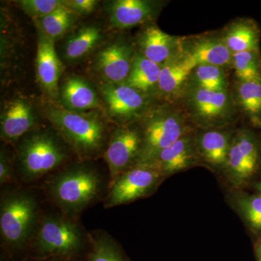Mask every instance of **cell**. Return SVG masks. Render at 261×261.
I'll return each instance as SVG.
<instances>
[{"label":"cell","mask_w":261,"mask_h":261,"mask_svg":"<svg viewBox=\"0 0 261 261\" xmlns=\"http://www.w3.org/2000/svg\"><path fill=\"white\" fill-rule=\"evenodd\" d=\"M94 161L75 160L44 178L38 187L46 202L77 219L92 206L103 202L111 178Z\"/></svg>","instance_id":"6da1fadb"},{"label":"cell","mask_w":261,"mask_h":261,"mask_svg":"<svg viewBox=\"0 0 261 261\" xmlns=\"http://www.w3.org/2000/svg\"><path fill=\"white\" fill-rule=\"evenodd\" d=\"M47 202L39 187L5 185L0 190L1 250L20 261L40 224Z\"/></svg>","instance_id":"7a4b0ae2"},{"label":"cell","mask_w":261,"mask_h":261,"mask_svg":"<svg viewBox=\"0 0 261 261\" xmlns=\"http://www.w3.org/2000/svg\"><path fill=\"white\" fill-rule=\"evenodd\" d=\"M14 148L20 185L38 187L47 176L77 159L53 126H40L19 140Z\"/></svg>","instance_id":"3957f363"},{"label":"cell","mask_w":261,"mask_h":261,"mask_svg":"<svg viewBox=\"0 0 261 261\" xmlns=\"http://www.w3.org/2000/svg\"><path fill=\"white\" fill-rule=\"evenodd\" d=\"M44 118L63 137L77 159L97 161L102 158L113 128L106 116L96 111L73 112L51 101L41 106Z\"/></svg>","instance_id":"277c9868"},{"label":"cell","mask_w":261,"mask_h":261,"mask_svg":"<svg viewBox=\"0 0 261 261\" xmlns=\"http://www.w3.org/2000/svg\"><path fill=\"white\" fill-rule=\"evenodd\" d=\"M91 243L90 231L84 227L80 219L63 214L47 202L27 255L84 261Z\"/></svg>","instance_id":"5b68a950"},{"label":"cell","mask_w":261,"mask_h":261,"mask_svg":"<svg viewBox=\"0 0 261 261\" xmlns=\"http://www.w3.org/2000/svg\"><path fill=\"white\" fill-rule=\"evenodd\" d=\"M138 124L142 145L137 164H149L161 151L191 132L186 115L169 105L149 108Z\"/></svg>","instance_id":"8992f818"},{"label":"cell","mask_w":261,"mask_h":261,"mask_svg":"<svg viewBox=\"0 0 261 261\" xmlns=\"http://www.w3.org/2000/svg\"><path fill=\"white\" fill-rule=\"evenodd\" d=\"M183 96L187 116L200 129L223 128L234 118L233 101L227 91L207 90L190 82Z\"/></svg>","instance_id":"52a82bcc"},{"label":"cell","mask_w":261,"mask_h":261,"mask_svg":"<svg viewBox=\"0 0 261 261\" xmlns=\"http://www.w3.org/2000/svg\"><path fill=\"white\" fill-rule=\"evenodd\" d=\"M156 168L137 164L120 175L111 184L103 207L111 209L132 203L153 195L164 181Z\"/></svg>","instance_id":"ba28073f"},{"label":"cell","mask_w":261,"mask_h":261,"mask_svg":"<svg viewBox=\"0 0 261 261\" xmlns=\"http://www.w3.org/2000/svg\"><path fill=\"white\" fill-rule=\"evenodd\" d=\"M98 92L102 99L106 118L116 126L138 123L149 111V96L126 84L101 82Z\"/></svg>","instance_id":"9c48e42d"},{"label":"cell","mask_w":261,"mask_h":261,"mask_svg":"<svg viewBox=\"0 0 261 261\" xmlns=\"http://www.w3.org/2000/svg\"><path fill=\"white\" fill-rule=\"evenodd\" d=\"M260 159L258 141L250 130H240L233 135L223 171L235 190H242L252 181L258 169Z\"/></svg>","instance_id":"30bf717a"},{"label":"cell","mask_w":261,"mask_h":261,"mask_svg":"<svg viewBox=\"0 0 261 261\" xmlns=\"http://www.w3.org/2000/svg\"><path fill=\"white\" fill-rule=\"evenodd\" d=\"M142 135L138 123L113 128L102 159L107 166L111 184L137 164Z\"/></svg>","instance_id":"8fae6325"},{"label":"cell","mask_w":261,"mask_h":261,"mask_svg":"<svg viewBox=\"0 0 261 261\" xmlns=\"http://www.w3.org/2000/svg\"><path fill=\"white\" fill-rule=\"evenodd\" d=\"M40 126L33 103L25 96H13L3 102L0 114V137L14 147L21 137Z\"/></svg>","instance_id":"7c38bea8"},{"label":"cell","mask_w":261,"mask_h":261,"mask_svg":"<svg viewBox=\"0 0 261 261\" xmlns=\"http://www.w3.org/2000/svg\"><path fill=\"white\" fill-rule=\"evenodd\" d=\"M135 53L129 42L118 37L97 51L92 67L102 82L124 84L129 74Z\"/></svg>","instance_id":"4fadbf2b"},{"label":"cell","mask_w":261,"mask_h":261,"mask_svg":"<svg viewBox=\"0 0 261 261\" xmlns=\"http://www.w3.org/2000/svg\"><path fill=\"white\" fill-rule=\"evenodd\" d=\"M55 43L37 29L36 76L41 89L49 101L59 104L60 80L65 65L57 53Z\"/></svg>","instance_id":"5bb4252c"},{"label":"cell","mask_w":261,"mask_h":261,"mask_svg":"<svg viewBox=\"0 0 261 261\" xmlns=\"http://www.w3.org/2000/svg\"><path fill=\"white\" fill-rule=\"evenodd\" d=\"M195 142V135L189 132L163 149L149 166L158 170L166 179L175 173L193 167L200 162Z\"/></svg>","instance_id":"9a60e30c"},{"label":"cell","mask_w":261,"mask_h":261,"mask_svg":"<svg viewBox=\"0 0 261 261\" xmlns=\"http://www.w3.org/2000/svg\"><path fill=\"white\" fill-rule=\"evenodd\" d=\"M161 9V3L149 0H114L106 4L113 28L127 29L147 23Z\"/></svg>","instance_id":"2e32d148"},{"label":"cell","mask_w":261,"mask_h":261,"mask_svg":"<svg viewBox=\"0 0 261 261\" xmlns=\"http://www.w3.org/2000/svg\"><path fill=\"white\" fill-rule=\"evenodd\" d=\"M181 55L195 67L199 65L222 66L232 63V53L228 49L222 37L201 36L190 41L181 39Z\"/></svg>","instance_id":"e0dca14e"},{"label":"cell","mask_w":261,"mask_h":261,"mask_svg":"<svg viewBox=\"0 0 261 261\" xmlns=\"http://www.w3.org/2000/svg\"><path fill=\"white\" fill-rule=\"evenodd\" d=\"M182 38L173 37L154 24L145 25L137 37L139 51L160 65L181 55Z\"/></svg>","instance_id":"ac0fdd59"},{"label":"cell","mask_w":261,"mask_h":261,"mask_svg":"<svg viewBox=\"0 0 261 261\" xmlns=\"http://www.w3.org/2000/svg\"><path fill=\"white\" fill-rule=\"evenodd\" d=\"M101 97L90 82L80 75H70L59 86V105L73 112H89L101 108Z\"/></svg>","instance_id":"d6986e66"},{"label":"cell","mask_w":261,"mask_h":261,"mask_svg":"<svg viewBox=\"0 0 261 261\" xmlns=\"http://www.w3.org/2000/svg\"><path fill=\"white\" fill-rule=\"evenodd\" d=\"M233 137V134L222 128L200 129L195 135L200 161L216 171H224Z\"/></svg>","instance_id":"ffe728a7"},{"label":"cell","mask_w":261,"mask_h":261,"mask_svg":"<svg viewBox=\"0 0 261 261\" xmlns=\"http://www.w3.org/2000/svg\"><path fill=\"white\" fill-rule=\"evenodd\" d=\"M104 39V31L100 25L84 24L65 38L62 46V56L70 64L80 63L93 53Z\"/></svg>","instance_id":"44dd1931"},{"label":"cell","mask_w":261,"mask_h":261,"mask_svg":"<svg viewBox=\"0 0 261 261\" xmlns=\"http://www.w3.org/2000/svg\"><path fill=\"white\" fill-rule=\"evenodd\" d=\"M161 65L149 61L139 51H135L126 85L149 96L158 91Z\"/></svg>","instance_id":"7402d4cb"},{"label":"cell","mask_w":261,"mask_h":261,"mask_svg":"<svg viewBox=\"0 0 261 261\" xmlns=\"http://www.w3.org/2000/svg\"><path fill=\"white\" fill-rule=\"evenodd\" d=\"M195 65L180 55L161 65L158 91L165 96H173L184 88Z\"/></svg>","instance_id":"603a6c76"},{"label":"cell","mask_w":261,"mask_h":261,"mask_svg":"<svg viewBox=\"0 0 261 261\" xmlns=\"http://www.w3.org/2000/svg\"><path fill=\"white\" fill-rule=\"evenodd\" d=\"M79 19L80 16L67 8L63 3L49 14L34 22L38 29L56 43L71 32Z\"/></svg>","instance_id":"cb8c5ba5"},{"label":"cell","mask_w":261,"mask_h":261,"mask_svg":"<svg viewBox=\"0 0 261 261\" xmlns=\"http://www.w3.org/2000/svg\"><path fill=\"white\" fill-rule=\"evenodd\" d=\"M231 205L255 238H261V195L236 190L231 197Z\"/></svg>","instance_id":"d4e9b609"},{"label":"cell","mask_w":261,"mask_h":261,"mask_svg":"<svg viewBox=\"0 0 261 261\" xmlns=\"http://www.w3.org/2000/svg\"><path fill=\"white\" fill-rule=\"evenodd\" d=\"M92 243L84 261H128L118 241L102 229L90 231Z\"/></svg>","instance_id":"484cf974"},{"label":"cell","mask_w":261,"mask_h":261,"mask_svg":"<svg viewBox=\"0 0 261 261\" xmlns=\"http://www.w3.org/2000/svg\"><path fill=\"white\" fill-rule=\"evenodd\" d=\"M226 47L231 53L258 50L259 37L255 27L245 21L231 23L223 35Z\"/></svg>","instance_id":"4316f807"},{"label":"cell","mask_w":261,"mask_h":261,"mask_svg":"<svg viewBox=\"0 0 261 261\" xmlns=\"http://www.w3.org/2000/svg\"><path fill=\"white\" fill-rule=\"evenodd\" d=\"M237 95L240 107L257 124L261 116V77L239 82Z\"/></svg>","instance_id":"83f0119b"},{"label":"cell","mask_w":261,"mask_h":261,"mask_svg":"<svg viewBox=\"0 0 261 261\" xmlns=\"http://www.w3.org/2000/svg\"><path fill=\"white\" fill-rule=\"evenodd\" d=\"M192 82L214 92H226L227 82L222 68L216 65H199L192 70Z\"/></svg>","instance_id":"f1b7e54d"},{"label":"cell","mask_w":261,"mask_h":261,"mask_svg":"<svg viewBox=\"0 0 261 261\" xmlns=\"http://www.w3.org/2000/svg\"><path fill=\"white\" fill-rule=\"evenodd\" d=\"M232 63L235 73L240 82L261 77L260 62L257 51L233 53Z\"/></svg>","instance_id":"f546056e"},{"label":"cell","mask_w":261,"mask_h":261,"mask_svg":"<svg viewBox=\"0 0 261 261\" xmlns=\"http://www.w3.org/2000/svg\"><path fill=\"white\" fill-rule=\"evenodd\" d=\"M15 3L33 20H35L59 8L63 5L64 0H19Z\"/></svg>","instance_id":"4dcf8cb0"},{"label":"cell","mask_w":261,"mask_h":261,"mask_svg":"<svg viewBox=\"0 0 261 261\" xmlns=\"http://www.w3.org/2000/svg\"><path fill=\"white\" fill-rule=\"evenodd\" d=\"M3 143L0 148V186L20 185L17 178L15 152Z\"/></svg>","instance_id":"1f68e13d"},{"label":"cell","mask_w":261,"mask_h":261,"mask_svg":"<svg viewBox=\"0 0 261 261\" xmlns=\"http://www.w3.org/2000/svg\"><path fill=\"white\" fill-rule=\"evenodd\" d=\"M99 3L97 0H64L65 6L80 17L92 14Z\"/></svg>","instance_id":"d6a6232c"},{"label":"cell","mask_w":261,"mask_h":261,"mask_svg":"<svg viewBox=\"0 0 261 261\" xmlns=\"http://www.w3.org/2000/svg\"><path fill=\"white\" fill-rule=\"evenodd\" d=\"M20 261H81L73 260V259L63 258V257H37L25 255V257Z\"/></svg>","instance_id":"836d02e7"},{"label":"cell","mask_w":261,"mask_h":261,"mask_svg":"<svg viewBox=\"0 0 261 261\" xmlns=\"http://www.w3.org/2000/svg\"><path fill=\"white\" fill-rule=\"evenodd\" d=\"M255 252H256L257 261H261V238L257 239L255 245Z\"/></svg>","instance_id":"e575fe53"},{"label":"cell","mask_w":261,"mask_h":261,"mask_svg":"<svg viewBox=\"0 0 261 261\" xmlns=\"http://www.w3.org/2000/svg\"><path fill=\"white\" fill-rule=\"evenodd\" d=\"M255 188L257 193L261 195V181L257 182L255 185Z\"/></svg>","instance_id":"d590c367"},{"label":"cell","mask_w":261,"mask_h":261,"mask_svg":"<svg viewBox=\"0 0 261 261\" xmlns=\"http://www.w3.org/2000/svg\"><path fill=\"white\" fill-rule=\"evenodd\" d=\"M257 125H259V126H260L261 127V121L260 122H259L258 123H257Z\"/></svg>","instance_id":"8d00e7d4"}]
</instances>
